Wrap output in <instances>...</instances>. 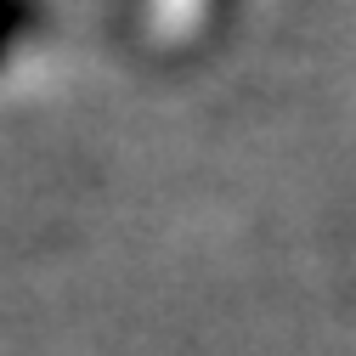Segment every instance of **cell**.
Instances as JSON below:
<instances>
[{
    "instance_id": "6da1fadb",
    "label": "cell",
    "mask_w": 356,
    "mask_h": 356,
    "mask_svg": "<svg viewBox=\"0 0 356 356\" xmlns=\"http://www.w3.org/2000/svg\"><path fill=\"white\" fill-rule=\"evenodd\" d=\"M34 23V0H0V63L17 46V34Z\"/></svg>"
}]
</instances>
